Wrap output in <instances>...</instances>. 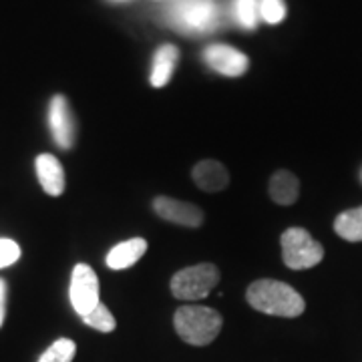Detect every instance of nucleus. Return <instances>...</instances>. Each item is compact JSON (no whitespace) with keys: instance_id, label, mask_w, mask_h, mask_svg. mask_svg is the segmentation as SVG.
<instances>
[{"instance_id":"3","label":"nucleus","mask_w":362,"mask_h":362,"mask_svg":"<svg viewBox=\"0 0 362 362\" xmlns=\"http://www.w3.org/2000/svg\"><path fill=\"white\" fill-rule=\"evenodd\" d=\"M221 316L206 306H181L173 316L175 332L192 346H206L214 342L221 330Z\"/></svg>"},{"instance_id":"2","label":"nucleus","mask_w":362,"mask_h":362,"mask_svg":"<svg viewBox=\"0 0 362 362\" xmlns=\"http://www.w3.org/2000/svg\"><path fill=\"white\" fill-rule=\"evenodd\" d=\"M165 16L183 35H204L220 25V4L218 0H171Z\"/></svg>"},{"instance_id":"16","label":"nucleus","mask_w":362,"mask_h":362,"mask_svg":"<svg viewBox=\"0 0 362 362\" xmlns=\"http://www.w3.org/2000/svg\"><path fill=\"white\" fill-rule=\"evenodd\" d=\"M75 352H77V346H75L73 340L59 338V340H54L51 346L42 352L39 362H71L75 358Z\"/></svg>"},{"instance_id":"1","label":"nucleus","mask_w":362,"mask_h":362,"mask_svg":"<svg viewBox=\"0 0 362 362\" xmlns=\"http://www.w3.org/2000/svg\"><path fill=\"white\" fill-rule=\"evenodd\" d=\"M246 298L252 308L270 316L296 318L306 308L304 298L292 286L278 280H256L247 288Z\"/></svg>"},{"instance_id":"4","label":"nucleus","mask_w":362,"mask_h":362,"mask_svg":"<svg viewBox=\"0 0 362 362\" xmlns=\"http://www.w3.org/2000/svg\"><path fill=\"white\" fill-rule=\"evenodd\" d=\"M282 259L290 270H308L324 258V247L304 228H288L282 233Z\"/></svg>"},{"instance_id":"20","label":"nucleus","mask_w":362,"mask_h":362,"mask_svg":"<svg viewBox=\"0 0 362 362\" xmlns=\"http://www.w3.org/2000/svg\"><path fill=\"white\" fill-rule=\"evenodd\" d=\"M21 258V247L13 240L0 238V270L13 266L16 259Z\"/></svg>"},{"instance_id":"10","label":"nucleus","mask_w":362,"mask_h":362,"mask_svg":"<svg viewBox=\"0 0 362 362\" xmlns=\"http://www.w3.org/2000/svg\"><path fill=\"white\" fill-rule=\"evenodd\" d=\"M37 168V177H39L40 187L52 197L61 195L65 192V169L61 161L51 153H42L35 161Z\"/></svg>"},{"instance_id":"19","label":"nucleus","mask_w":362,"mask_h":362,"mask_svg":"<svg viewBox=\"0 0 362 362\" xmlns=\"http://www.w3.org/2000/svg\"><path fill=\"white\" fill-rule=\"evenodd\" d=\"M259 16L270 25L282 23L286 16L284 0H259Z\"/></svg>"},{"instance_id":"18","label":"nucleus","mask_w":362,"mask_h":362,"mask_svg":"<svg viewBox=\"0 0 362 362\" xmlns=\"http://www.w3.org/2000/svg\"><path fill=\"white\" fill-rule=\"evenodd\" d=\"M235 16L240 25L247 30L256 28L259 18V0H235Z\"/></svg>"},{"instance_id":"8","label":"nucleus","mask_w":362,"mask_h":362,"mask_svg":"<svg viewBox=\"0 0 362 362\" xmlns=\"http://www.w3.org/2000/svg\"><path fill=\"white\" fill-rule=\"evenodd\" d=\"M49 127H51L52 139L59 147L69 149L75 141V119L71 113V107L63 95L52 97L49 105Z\"/></svg>"},{"instance_id":"7","label":"nucleus","mask_w":362,"mask_h":362,"mask_svg":"<svg viewBox=\"0 0 362 362\" xmlns=\"http://www.w3.org/2000/svg\"><path fill=\"white\" fill-rule=\"evenodd\" d=\"M204 61L223 77H242L247 71V57L228 45H211L204 51Z\"/></svg>"},{"instance_id":"13","label":"nucleus","mask_w":362,"mask_h":362,"mask_svg":"<svg viewBox=\"0 0 362 362\" xmlns=\"http://www.w3.org/2000/svg\"><path fill=\"white\" fill-rule=\"evenodd\" d=\"M177 59H180V51L173 45H163L157 49L156 57H153V69H151V85L153 87L159 89V87L168 85L173 71H175Z\"/></svg>"},{"instance_id":"12","label":"nucleus","mask_w":362,"mask_h":362,"mask_svg":"<svg viewBox=\"0 0 362 362\" xmlns=\"http://www.w3.org/2000/svg\"><path fill=\"white\" fill-rule=\"evenodd\" d=\"M145 252H147V242L143 238H133L127 242H121L107 254V266L111 270H125V268H131L133 264H137V259H141Z\"/></svg>"},{"instance_id":"15","label":"nucleus","mask_w":362,"mask_h":362,"mask_svg":"<svg viewBox=\"0 0 362 362\" xmlns=\"http://www.w3.org/2000/svg\"><path fill=\"white\" fill-rule=\"evenodd\" d=\"M334 232L346 242H362V207L342 211L334 221Z\"/></svg>"},{"instance_id":"9","label":"nucleus","mask_w":362,"mask_h":362,"mask_svg":"<svg viewBox=\"0 0 362 362\" xmlns=\"http://www.w3.org/2000/svg\"><path fill=\"white\" fill-rule=\"evenodd\" d=\"M153 209L159 218L177 223V226H185V228H197L204 221V211L194 204L187 202H180V199H171L165 195H159L153 202Z\"/></svg>"},{"instance_id":"17","label":"nucleus","mask_w":362,"mask_h":362,"mask_svg":"<svg viewBox=\"0 0 362 362\" xmlns=\"http://www.w3.org/2000/svg\"><path fill=\"white\" fill-rule=\"evenodd\" d=\"M83 322L90 328H95V330H99V332H113L117 326L115 316L111 314V310L105 306L103 302L95 310L89 312L87 316H83Z\"/></svg>"},{"instance_id":"11","label":"nucleus","mask_w":362,"mask_h":362,"mask_svg":"<svg viewBox=\"0 0 362 362\" xmlns=\"http://www.w3.org/2000/svg\"><path fill=\"white\" fill-rule=\"evenodd\" d=\"M194 181L199 189H204L207 194H216L228 187L230 183V173L223 168V163L214 161V159H206L199 161L194 168Z\"/></svg>"},{"instance_id":"6","label":"nucleus","mask_w":362,"mask_h":362,"mask_svg":"<svg viewBox=\"0 0 362 362\" xmlns=\"http://www.w3.org/2000/svg\"><path fill=\"white\" fill-rule=\"evenodd\" d=\"M69 298L78 316H87L99 304V278L95 270L87 264H77L71 274V286H69Z\"/></svg>"},{"instance_id":"21","label":"nucleus","mask_w":362,"mask_h":362,"mask_svg":"<svg viewBox=\"0 0 362 362\" xmlns=\"http://www.w3.org/2000/svg\"><path fill=\"white\" fill-rule=\"evenodd\" d=\"M4 314H6V282L0 278V326L4 322Z\"/></svg>"},{"instance_id":"14","label":"nucleus","mask_w":362,"mask_h":362,"mask_svg":"<svg viewBox=\"0 0 362 362\" xmlns=\"http://www.w3.org/2000/svg\"><path fill=\"white\" fill-rule=\"evenodd\" d=\"M300 183L290 171H276L270 180V197L280 206H292L298 199Z\"/></svg>"},{"instance_id":"5","label":"nucleus","mask_w":362,"mask_h":362,"mask_svg":"<svg viewBox=\"0 0 362 362\" xmlns=\"http://www.w3.org/2000/svg\"><path fill=\"white\" fill-rule=\"evenodd\" d=\"M220 282V270L214 264H197L180 270L171 278V294L177 300H202Z\"/></svg>"}]
</instances>
